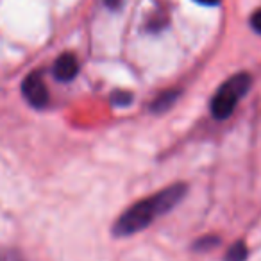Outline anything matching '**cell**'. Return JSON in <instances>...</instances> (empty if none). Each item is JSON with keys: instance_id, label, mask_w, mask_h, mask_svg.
I'll return each instance as SVG.
<instances>
[{"instance_id": "11", "label": "cell", "mask_w": 261, "mask_h": 261, "mask_svg": "<svg viewBox=\"0 0 261 261\" xmlns=\"http://www.w3.org/2000/svg\"><path fill=\"white\" fill-rule=\"evenodd\" d=\"M8 261H18V257H15V256H9V259Z\"/></svg>"}, {"instance_id": "4", "label": "cell", "mask_w": 261, "mask_h": 261, "mask_svg": "<svg viewBox=\"0 0 261 261\" xmlns=\"http://www.w3.org/2000/svg\"><path fill=\"white\" fill-rule=\"evenodd\" d=\"M54 77L58 81H63V83H68V81H72L73 77L77 75V72H79V61H77V58L73 54H70V52H66V54L59 56L58 59H56L54 63Z\"/></svg>"}, {"instance_id": "8", "label": "cell", "mask_w": 261, "mask_h": 261, "mask_svg": "<svg viewBox=\"0 0 261 261\" xmlns=\"http://www.w3.org/2000/svg\"><path fill=\"white\" fill-rule=\"evenodd\" d=\"M250 25H252V29L256 31V33L261 34V9L254 11V15L250 16Z\"/></svg>"}, {"instance_id": "5", "label": "cell", "mask_w": 261, "mask_h": 261, "mask_svg": "<svg viewBox=\"0 0 261 261\" xmlns=\"http://www.w3.org/2000/svg\"><path fill=\"white\" fill-rule=\"evenodd\" d=\"M175 97H177V91H167V93H161L156 97V100H154L152 104V109L156 113L160 111H165L167 108H170L172 104L175 102Z\"/></svg>"}, {"instance_id": "3", "label": "cell", "mask_w": 261, "mask_h": 261, "mask_svg": "<svg viewBox=\"0 0 261 261\" xmlns=\"http://www.w3.org/2000/svg\"><path fill=\"white\" fill-rule=\"evenodd\" d=\"M22 93L25 100L34 108H43L48 102V90L40 72L29 73L22 83Z\"/></svg>"}, {"instance_id": "10", "label": "cell", "mask_w": 261, "mask_h": 261, "mask_svg": "<svg viewBox=\"0 0 261 261\" xmlns=\"http://www.w3.org/2000/svg\"><path fill=\"white\" fill-rule=\"evenodd\" d=\"M195 2H199L202 6H217L220 0H195Z\"/></svg>"}, {"instance_id": "2", "label": "cell", "mask_w": 261, "mask_h": 261, "mask_svg": "<svg viewBox=\"0 0 261 261\" xmlns=\"http://www.w3.org/2000/svg\"><path fill=\"white\" fill-rule=\"evenodd\" d=\"M250 86V77L247 73H238V75L231 77L220 86V90L215 93L213 100H211V113L215 118L224 120L232 115L234 108L238 106L240 97L247 93Z\"/></svg>"}, {"instance_id": "6", "label": "cell", "mask_w": 261, "mask_h": 261, "mask_svg": "<svg viewBox=\"0 0 261 261\" xmlns=\"http://www.w3.org/2000/svg\"><path fill=\"white\" fill-rule=\"evenodd\" d=\"M247 257V247L243 242H236L225 254V261H245Z\"/></svg>"}, {"instance_id": "1", "label": "cell", "mask_w": 261, "mask_h": 261, "mask_svg": "<svg viewBox=\"0 0 261 261\" xmlns=\"http://www.w3.org/2000/svg\"><path fill=\"white\" fill-rule=\"evenodd\" d=\"M186 186L185 185H172L168 188L158 192L156 195L143 199L130 206L115 224V234L116 236H129L142 229L149 227L158 217L170 211L179 200L185 197Z\"/></svg>"}, {"instance_id": "7", "label": "cell", "mask_w": 261, "mask_h": 261, "mask_svg": "<svg viewBox=\"0 0 261 261\" xmlns=\"http://www.w3.org/2000/svg\"><path fill=\"white\" fill-rule=\"evenodd\" d=\"M113 102H115L116 106H127L133 102V95L130 93H125V91H116V93L111 95Z\"/></svg>"}, {"instance_id": "9", "label": "cell", "mask_w": 261, "mask_h": 261, "mask_svg": "<svg viewBox=\"0 0 261 261\" xmlns=\"http://www.w3.org/2000/svg\"><path fill=\"white\" fill-rule=\"evenodd\" d=\"M104 2H106V4H108L111 9L120 8V4H122V0H104Z\"/></svg>"}]
</instances>
